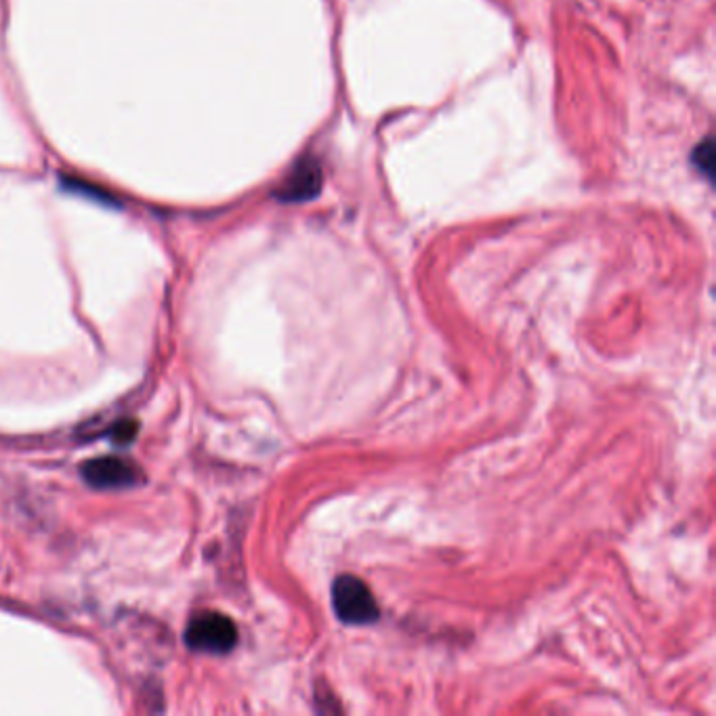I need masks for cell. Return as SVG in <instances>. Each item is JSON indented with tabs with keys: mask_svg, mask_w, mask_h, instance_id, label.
I'll return each mask as SVG.
<instances>
[{
	"mask_svg": "<svg viewBox=\"0 0 716 716\" xmlns=\"http://www.w3.org/2000/svg\"><path fill=\"white\" fill-rule=\"evenodd\" d=\"M332 603L336 616L353 626L372 624L381 616V609H378L368 584L355 576L336 578L332 586Z\"/></svg>",
	"mask_w": 716,
	"mask_h": 716,
	"instance_id": "cell-1",
	"label": "cell"
},
{
	"mask_svg": "<svg viewBox=\"0 0 716 716\" xmlns=\"http://www.w3.org/2000/svg\"><path fill=\"white\" fill-rule=\"evenodd\" d=\"M187 645L206 654H229L238 643V628L223 614L206 612L187 626Z\"/></svg>",
	"mask_w": 716,
	"mask_h": 716,
	"instance_id": "cell-2",
	"label": "cell"
},
{
	"mask_svg": "<svg viewBox=\"0 0 716 716\" xmlns=\"http://www.w3.org/2000/svg\"><path fill=\"white\" fill-rule=\"evenodd\" d=\"M84 481L97 490H122L139 481V469L118 456H101L84 462L80 469Z\"/></svg>",
	"mask_w": 716,
	"mask_h": 716,
	"instance_id": "cell-3",
	"label": "cell"
},
{
	"mask_svg": "<svg viewBox=\"0 0 716 716\" xmlns=\"http://www.w3.org/2000/svg\"><path fill=\"white\" fill-rule=\"evenodd\" d=\"M135 435H137V425L133 423V420H126V423L116 425L114 431H112L114 441H116V444H120V446L129 444V441L135 439Z\"/></svg>",
	"mask_w": 716,
	"mask_h": 716,
	"instance_id": "cell-6",
	"label": "cell"
},
{
	"mask_svg": "<svg viewBox=\"0 0 716 716\" xmlns=\"http://www.w3.org/2000/svg\"><path fill=\"white\" fill-rule=\"evenodd\" d=\"M63 183H66V187L68 189H72V192H80V194H84V196H97V200L99 202H110V198H108V194H105L103 192V189L101 187H97V185H91V183H87V181H76V179H70V177H66V179H63Z\"/></svg>",
	"mask_w": 716,
	"mask_h": 716,
	"instance_id": "cell-5",
	"label": "cell"
},
{
	"mask_svg": "<svg viewBox=\"0 0 716 716\" xmlns=\"http://www.w3.org/2000/svg\"><path fill=\"white\" fill-rule=\"evenodd\" d=\"M696 158L704 162V164L700 166V171L710 173V168H712V141H706V143L700 147L698 154H696Z\"/></svg>",
	"mask_w": 716,
	"mask_h": 716,
	"instance_id": "cell-7",
	"label": "cell"
},
{
	"mask_svg": "<svg viewBox=\"0 0 716 716\" xmlns=\"http://www.w3.org/2000/svg\"><path fill=\"white\" fill-rule=\"evenodd\" d=\"M322 187V166L320 162L307 156L299 160V164L292 168V173L280 185L278 198L282 202H305L320 194Z\"/></svg>",
	"mask_w": 716,
	"mask_h": 716,
	"instance_id": "cell-4",
	"label": "cell"
}]
</instances>
